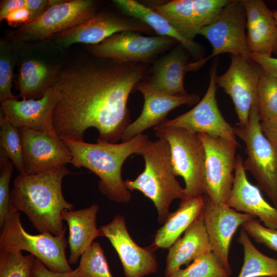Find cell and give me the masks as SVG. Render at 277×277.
Listing matches in <instances>:
<instances>
[{
	"instance_id": "3",
	"label": "cell",
	"mask_w": 277,
	"mask_h": 277,
	"mask_svg": "<svg viewBox=\"0 0 277 277\" xmlns=\"http://www.w3.org/2000/svg\"><path fill=\"white\" fill-rule=\"evenodd\" d=\"M72 156L74 167H85L100 177V191L112 201L127 203L131 199L122 176L125 161L130 156L139 154L150 140L147 135L138 134L121 143L91 144L69 138H62Z\"/></svg>"
},
{
	"instance_id": "33",
	"label": "cell",
	"mask_w": 277,
	"mask_h": 277,
	"mask_svg": "<svg viewBox=\"0 0 277 277\" xmlns=\"http://www.w3.org/2000/svg\"><path fill=\"white\" fill-rule=\"evenodd\" d=\"M212 252L194 260L184 269L179 268L165 277H229Z\"/></svg>"
},
{
	"instance_id": "42",
	"label": "cell",
	"mask_w": 277,
	"mask_h": 277,
	"mask_svg": "<svg viewBox=\"0 0 277 277\" xmlns=\"http://www.w3.org/2000/svg\"><path fill=\"white\" fill-rule=\"evenodd\" d=\"M26 0H5L1 1L0 7V21L5 20L11 12L25 7Z\"/></svg>"
},
{
	"instance_id": "25",
	"label": "cell",
	"mask_w": 277,
	"mask_h": 277,
	"mask_svg": "<svg viewBox=\"0 0 277 277\" xmlns=\"http://www.w3.org/2000/svg\"><path fill=\"white\" fill-rule=\"evenodd\" d=\"M211 252L208 235L202 214L169 248L166 256L165 276L188 266L200 256Z\"/></svg>"
},
{
	"instance_id": "18",
	"label": "cell",
	"mask_w": 277,
	"mask_h": 277,
	"mask_svg": "<svg viewBox=\"0 0 277 277\" xmlns=\"http://www.w3.org/2000/svg\"><path fill=\"white\" fill-rule=\"evenodd\" d=\"M116 251L125 277H144L156 273L157 262L154 250L137 245L130 236L124 217L116 215L100 228Z\"/></svg>"
},
{
	"instance_id": "8",
	"label": "cell",
	"mask_w": 277,
	"mask_h": 277,
	"mask_svg": "<svg viewBox=\"0 0 277 277\" xmlns=\"http://www.w3.org/2000/svg\"><path fill=\"white\" fill-rule=\"evenodd\" d=\"M92 0L64 1L49 6L38 16L11 34L14 43L43 41L86 22L95 14Z\"/></svg>"
},
{
	"instance_id": "23",
	"label": "cell",
	"mask_w": 277,
	"mask_h": 277,
	"mask_svg": "<svg viewBox=\"0 0 277 277\" xmlns=\"http://www.w3.org/2000/svg\"><path fill=\"white\" fill-rule=\"evenodd\" d=\"M202 67L197 60L188 62V56L179 47L174 48L155 62L149 82L159 90L171 95L188 94L184 85L186 72L197 71Z\"/></svg>"
},
{
	"instance_id": "14",
	"label": "cell",
	"mask_w": 277,
	"mask_h": 277,
	"mask_svg": "<svg viewBox=\"0 0 277 277\" xmlns=\"http://www.w3.org/2000/svg\"><path fill=\"white\" fill-rule=\"evenodd\" d=\"M227 70L216 76L219 87L231 98L239 126H246L252 105L256 103V89L260 67H256L241 55H231Z\"/></svg>"
},
{
	"instance_id": "31",
	"label": "cell",
	"mask_w": 277,
	"mask_h": 277,
	"mask_svg": "<svg viewBox=\"0 0 277 277\" xmlns=\"http://www.w3.org/2000/svg\"><path fill=\"white\" fill-rule=\"evenodd\" d=\"M256 106L261 121L277 115V77L268 74L261 67L256 89Z\"/></svg>"
},
{
	"instance_id": "29",
	"label": "cell",
	"mask_w": 277,
	"mask_h": 277,
	"mask_svg": "<svg viewBox=\"0 0 277 277\" xmlns=\"http://www.w3.org/2000/svg\"><path fill=\"white\" fill-rule=\"evenodd\" d=\"M244 250V263L236 277H277V259L268 256L253 244L242 229L238 240Z\"/></svg>"
},
{
	"instance_id": "1",
	"label": "cell",
	"mask_w": 277,
	"mask_h": 277,
	"mask_svg": "<svg viewBox=\"0 0 277 277\" xmlns=\"http://www.w3.org/2000/svg\"><path fill=\"white\" fill-rule=\"evenodd\" d=\"M140 63L85 64L57 73L53 126L61 138L84 141L87 129L97 143H117L131 123L129 95L146 75Z\"/></svg>"
},
{
	"instance_id": "40",
	"label": "cell",
	"mask_w": 277,
	"mask_h": 277,
	"mask_svg": "<svg viewBox=\"0 0 277 277\" xmlns=\"http://www.w3.org/2000/svg\"><path fill=\"white\" fill-rule=\"evenodd\" d=\"M250 58L268 74L277 77V58L255 53H250Z\"/></svg>"
},
{
	"instance_id": "44",
	"label": "cell",
	"mask_w": 277,
	"mask_h": 277,
	"mask_svg": "<svg viewBox=\"0 0 277 277\" xmlns=\"http://www.w3.org/2000/svg\"><path fill=\"white\" fill-rule=\"evenodd\" d=\"M272 11H273V16L275 18V19L276 22V25H277V11L276 10H272ZM273 53H275V54H277V42L274 47Z\"/></svg>"
},
{
	"instance_id": "43",
	"label": "cell",
	"mask_w": 277,
	"mask_h": 277,
	"mask_svg": "<svg viewBox=\"0 0 277 277\" xmlns=\"http://www.w3.org/2000/svg\"><path fill=\"white\" fill-rule=\"evenodd\" d=\"M48 0H26V6L31 11L34 17L41 14L48 7Z\"/></svg>"
},
{
	"instance_id": "4",
	"label": "cell",
	"mask_w": 277,
	"mask_h": 277,
	"mask_svg": "<svg viewBox=\"0 0 277 277\" xmlns=\"http://www.w3.org/2000/svg\"><path fill=\"white\" fill-rule=\"evenodd\" d=\"M138 155L144 158V169L133 180L124 181L125 184L129 191L138 190L152 201L157 210L158 222L163 224L171 213L169 209L172 201L186 199L185 189L173 170L169 145L162 139L149 140Z\"/></svg>"
},
{
	"instance_id": "30",
	"label": "cell",
	"mask_w": 277,
	"mask_h": 277,
	"mask_svg": "<svg viewBox=\"0 0 277 277\" xmlns=\"http://www.w3.org/2000/svg\"><path fill=\"white\" fill-rule=\"evenodd\" d=\"M0 154L10 160L19 174H25L23 143L19 128L0 114Z\"/></svg>"
},
{
	"instance_id": "9",
	"label": "cell",
	"mask_w": 277,
	"mask_h": 277,
	"mask_svg": "<svg viewBox=\"0 0 277 277\" xmlns=\"http://www.w3.org/2000/svg\"><path fill=\"white\" fill-rule=\"evenodd\" d=\"M205 151L204 195L216 204H226L233 186L238 145L226 139L198 133Z\"/></svg>"
},
{
	"instance_id": "21",
	"label": "cell",
	"mask_w": 277,
	"mask_h": 277,
	"mask_svg": "<svg viewBox=\"0 0 277 277\" xmlns=\"http://www.w3.org/2000/svg\"><path fill=\"white\" fill-rule=\"evenodd\" d=\"M226 204L239 212L259 217L266 227L277 230V208L269 204L259 188L248 181L240 155L236 157L233 186Z\"/></svg>"
},
{
	"instance_id": "20",
	"label": "cell",
	"mask_w": 277,
	"mask_h": 277,
	"mask_svg": "<svg viewBox=\"0 0 277 277\" xmlns=\"http://www.w3.org/2000/svg\"><path fill=\"white\" fill-rule=\"evenodd\" d=\"M57 93L52 85L38 100L23 98L21 101L9 99L1 102V113L18 128L37 131L54 129L53 115Z\"/></svg>"
},
{
	"instance_id": "38",
	"label": "cell",
	"mask_w": 277,
	"mask_h": 277,
	"mask_svg": "<svg viewBox=\"0 0 277 277\" xmlns=\"http://www.w3.org/2000/svg\"><path fill=\"white\" fill-rule=\"evenodd\" d=\"M34 18L35 17L32 12L26 7H24L10 13L5 20L10 26L19 27Z\"/></svg>"
},
{
	"instance_id": "32",
	"label": "cell",
	"mask_w": 277,
	"mask_h": 277,
	"mask_svg": "<svg viewBox=\"0 0 277 277\" xmlns=\"http://www.w3.org/2000/svg\"><path fill=\"white\" fill-rule=\"evenodd\" d=\"M75 277H113L101 244L93 242L80 257Z\"/></svg>"
},
{
	"instance_id": "35",
	"label": "cell",
	"mask_w": 277,
	"mask_h": 277,
	"mask_svg": "<svg viewBox=\"0 0 277 277\" xmlns=\"http://www.w3.org/2000/svg\"><path fill=\"white\" fill-rule=\"evenodd\" d=\"M11 47L4 41L0 44V102L16 99L11 91L13 60Z\"/></svg>"
},
{
	"instance_id": "37",
	"label": "cell",
	"mask_w": 277,
	"mask_h": 277,
	"mask_svg": "<svg viewBox=\"0 0 277 277\" xmlns=\"http://www.w3.org/2000/svg\"><path fill=\"white\" fill-rule=\"evenodd\" d=\"M242 227L256 243L277 252V230L266 227L255 218L245 222Z\"/></svg>"
},
{
	"instance_id": "2",
	"label": "cell",
	"mask_w": 277,
	"mask_h": 277,
	"mask_svg": "<svg viewBox=\"0 0 277 277\" xmlns=\"http://www.w3.org/2000/svg\"><path fill=\"white\" fill-rule=\"evenodd\" d=\"M71 172L66 166L35 174H19L10 191L11 212H24L39 232L58 235L66 230L62 213L73 210L62 190L63 179Z\"/></svg>"
},
{
	"instance_id": "10",
	"label": "cell",
	"mask_w": 277,
	"mask_h": 277,
	"mask_svg": "<svg viewBox=\"0 0 277 277\" xmlns=\"http://www.w3.org/2000/svg\"><path fill=\"white\" fill-rule=\"evenodd\" d=\"M246 30V14L242 0H230L216 18L200 32L212 47L211 54L203 58L204 62L223 53L241 55L252 61Z\"/></svg>"
},
{
	"instance_id": "24",
	"label": "cell",
	"mask_w": 277,
	"mask_h": 277,
	"mask_svg": "<svg viewBox=\"0 0 277 277\" xmlns=\"http://www.w3.org/2000/svg\"><path fill=\"white\" fill-rule=\"evenodd\" d=\"M98 210V205L94 203L85 208L63 212V220L67 222L69 229V264H75L95 238L104 237L102 230L96 227Z\"/></svg>"
},
{
	"instance_id": "27",
	"label": "cell",
	"mask_w": 277,
	"mask_h": 277,
	"mask_svg": "<svg viewBox=\"0 0 277 277\" xmlns=\"http://www.w3.org/2000/svg\"><path fill=\"white\" fill-rule=\"evenodd\" d=\"M204 202V195L181 201L178 208L170 214L157 231L153 245L169 249L202 214Z\"/></svg>"
},
{
	"instance_id": "5",
	"label": "cell",
	"mask_w": 277,
	"mask_h": 277,
	"mask_svg": "<svg viewBox=\"0 0 277 277\" xmlns=\"http://www.w3.org/2000/svg\"><path fill=\"white\" fill-rule=\"evenodd\" d=\"M66 231L58 235L49 232L31 234L24 228L19 212H11L1 228L0 250L26 251L46 267L56 272L72 271L66 255Z\"/></svg>"
},
{
	"instance_id": "6",
	"label": "cell",
	"mask_w": 277,
	"mask_h": 277,
	"mask_svg": "<svg viewBox=\"0 0 277 277\" xmlns=\"http://www.w3.org/2000/svg\"><path fill=\"white\" fill-rule=\"evenodd\" d=\"M260 121L256 103L251 108L247 125L233 127L234 132L245 144L244 169L254 177L259 188L277 208V147L263 133Z\"/></svg>"
},
{
	"instance_id": "26",
	"label": "cell",
	"mask_w": 277,
	"mask_h": 277,
	"mask_svg": "<svg viewBox=\"0 0 277 277\" xmlns=\"http://www.w3.org/2000/svg\"><path fill=\"white\" fill-rule=\"evenodd\" d=\"M113 2L127 16L143 22L158 35L174 39L194 57L198 60L203 58L202 48L199 44L182 36L165 18L151 7L134 0H114Z\"/></svg>"
},
{
	"instance_id": "22",
	"label": "cell",
	"mask_w": 277,
	"mask_h": 277,
	"mask_svg": "<svg viewBox=\"0 0 277 277\" xmlns=\"http://www.w3.org/2000/svg\"><path fill=\"white\" fill-rule=\"evenodd\" d=\"M246 14L247 42L250 53L271 56L277 42L273 11L262 0H242Z\"/></svg>"
},
{
	"instance_id": "39",
	"label": "cell",
	"mask_w": 277,
	"mask_h": 277,
	"mask_svg": "<svg viewBox=\"0 0 277 277\" xmlns=\"http://www.w3.org/2000/svg\"><path fill=\"white\" fill-rule=\"evenodd\" d=\"M32 277H75L77 269L68 272H56L50 270L35 258L32 270Z\"/></svg>"
},
{
	"instance_id": "16",
	"label": "cell",
	"mask_w": 277,
	"mask_h": 277,
	"mask_svg": "<svg viewBox=\"0 0 277 277\" xmlns=\"http://www.w3.org/2000/svg\"><path fill=\"white\" fill-rule=\"evenodd\" d=\"M19 129L25 174H35L71 163L70 151L54 129L48 131Z\"/></svg>"
},
{
	"instance_id": "13",
	"label": "cell",
	"mask_w": 277,
	"mask_h": 277,
	"mask_svg": "<svg viewBox=\"0 0 277 277\" xmlns=\"http://www.w3.org/2000/svg\"><path fill=\"white\" fill-rule=\"evenodd\" d=\"M230 0H173L151 7L184 38L193 41Z\"/></svg>"
},
{
	"instance_id": "15",
	"label": "cell",
	"mask_w": 277,
	"mask_h": 277,
	"mask_svg": "<svg viewBox=\"0 0 277 277\" xmlns=\"http://www.w3.org/2000/svg\"><path fill=\"white\" fill-rule=\"evenodd\" d=\"M204 197L202 214L211 252L230 275L229 253L232 237L240 226L255 217L239 212L226 204L214 203L206 196Z\"/></svg>"
},
{
	"instance_id": "7",
	"label": "cell",
	"mask_w": 277,
	"mask_h": 277,
	"mask_svg": "<svg viewBox=\"0 0 277 277\" xmlns=\"http://www.w3.org/2000/svg\"><path fill=\"white\" fill-rule=\"evenodd\" d=\"M153 129L169 145L174 173L185 181L186 198L204 195L205 151L198 133L160 125Z\"/></svg>"
},
{
	"instance_id": "36",
	"label": "cell",
	"mask_w": 277,
	"mask_h": 277,
	"mask_svg": "<svg viewBox=\"0 0 277 277\" xmlns=\"http://www.w3.org/2000/svg\"><path fill=\"white\" fill-rule=\"evenodd\" d=\"M14 166L5 156L0 154V228L4 225L11 211L9 184Z\"/></svg>"
},
{
	"instance_id": "17",
	"label": "cell",
	"mask_w": 277,
	"mask_h": 277,
	"mask_svg": "<svg viewBox=\"0 0 277 277\" xmlns=\"http://www.w3.org/2000/svg\"><path fill=\"white\" fill-rule=\"evenodd\" d=\"M128 31L150 33L153 30L132 17L101 13L53 37L57 44L66 48L76 43L97 45L115 33Z\"/></svg>"
},
{
	"instance_id": "19",
	"label": "cell",
	"mask_w": 277,
	"mask_h": 277,
	"mask_svg": "<svg viewBox=\"0 0 277 277\" xmlns=\"http://www.w3.org/2000/svg\"><path fill=\"white\" fill-rule=\"evenodd\" d=\"M143 94V107L140 116L125 129L121 140L126 142L155 127L165 121L170 111L183 105L196 104L200 98L195 93L184 95H171L153 87L149 83L140 82L135 87Z\"/></svg>"
},
{
	"instance_id": "34",
	"label": "cell",
	"mask_w": 277,
	"mask_h": 277,
	"mask_svg": "<svg viewBox=\"0 0 277 277\" xmlns=\"http://www.w3.org/2000/svg\"><path fill=\"white\" fill-rule=\"evenodd\" d=\"M35 258L22 251L0 250V277H32Z\"/></svg>"
},
{
	"instance_id": "11",
	"label": "cell",
	"mask_w": 277,
	"mask_h": 277,
	"mask_svg": "<svg viewBox=\"0 0 277 277\" xmlns=\"http://www.w3.org/2000/svg\"><path fill=\"white\" fill-rule=\"evenodd\" d=\"M217 63L210 71L208 87L203 97L189 111L171 120H166L160 125L184 129L195 133L203 132L210 136L221 137L240 146L233 127L224 118L217 105L215 81Z\"/></svg>"
},
{
	"instance_id": "41",
	"label": "cell",
	"mask_w": 277,
	"mask_h": 277,
	"mask_svg": "<svg viewBox=\"0 0 277 277\" xmlns=\"http://www.w3.org/2000/svg\"><path fill=\"white\" fill-rule=\"evenodd\" d=\"M260 128L264 135L277 147V115L260 121Z\"/></svg>"
},
{
	"instance_id": "12",
	"label": "cell",
	"mask_w": 277,
	"mask_h": 277,
	"mask_svg": "<svg viewBox=\"0 0 277 277\" xmlns=\"http://www.w3.org/2000/svg\"><path fill=\"white\" fill-rule=\"evenodd\" d=\"M177 42L159 35L146 36L138 32L124 31L115 33L91 48L97 58L119 63L150 62Z\"/></svg>"
},
{
	"instance_id": "28",
	"label": "cell",
	"mask_w": 277,
	"mask_h": 277,
	"mask_svg": "<svg viewBox=\"0 0 277 277\" xmlns=\"http://www.w3.org/2000/svg\"><path fill=\"white\" fill-rule=\"evenodd\" d=\"M57 72L45 63L35 60L24 61L19 77V95L23 98L43 93L54 82Z\"/></svg>"
}]
</instances>
